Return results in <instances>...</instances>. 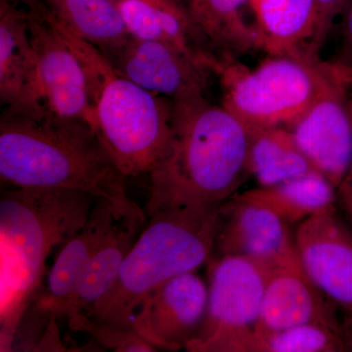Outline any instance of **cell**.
Masks as SVG:
<instances>
[{"mask_svg": "<svg viewBox=\"0 0 352 352\" xmlns=\"http://www.w3.org/2000/svg\"><path fill=\"white\" fill-rule=\"evenodd\" d=\"M261 50L281 55L305 48L317 22L316 0H250Z\"/></svg>", "mask_w": 352, "mask_h": 352, "instance_id": "ac0fdd59", "label": "cell"}, {"mask_svg": "<svg viewBox=\"0 0 352 352\" xmlns=\"http://www.w3.org/2000/svg\"><path fill=\"white\" fill-rule=\"evenodd\" d=\"M337 308L308 278L302 265L275 268L268 278L254 330L267 332L317 323L340 331Z\"/></svg>", "mask_w": 352, "mask_h": 352, "instance_id": "9a60e30c", "label": "cell"}, {"mask_svg": "<svg viewBox=\"0 0 352 352\" xmlns=\"http://www.w3.org/2000/svg\"><path fill=\"white\" fill-rule=\"evenodd\" d=\"M168 144L149 173L146 215L182 207H214L237 194L248 171L251 129L205 95L173 101Z\"/></svg>", "mask_w": 352, "mask_h": 352, "instance_id": "7a4b0ae2", "label": "cell"}, {"mask_svg": "<svg viewBox=\"0 0 352 352\" xmlns=\"http://www.w3.org/2000/svg\"><path fill=\"white\" fill-rule=\"evenodd\" d=\"M22 1H24L25 3H27L28 6H29L30 9H31L30 11L38 10L39 6H41V4H38V2H36V0H22Z\"/></svg>", "mask_w": 352, "mask_h": 352, "instance_id": "f546056e", "label": "cell"}, {"mask_svg": "<svg viewBox=\"0 0 352 352\" xmlns=\"http://www.w3.org/2000/svg\"><path fill=\"white\" fill-rule=\"evenodd\" d=\"M346 351L342 332L324 324L310 323L281 330H254L245 352Z\"/></svg>", "mask_w": 352, "mask_h": 352, "instance_id": "cb8c5ba5", "label": "cell"}, {"mask_svg": "<svg viewBox=\"0 0 352 352\" xmlns=\"http://www.w3.org/2000/svg\"><path fill=\"white\" fill-rule=\"evenodd\" d=\"M347 104H349V113H351L352 120V78L351 80V85H349V102H347Z\"/></svg>", "mask_w": 352, "mask_h": 352, "instance_id": "4dcf8cb0", "label": "cell"}, {"mask_svg": "<svg viewBox=\"0 0 352 352\" xmlns=\"http://www.w3.org/2000/svg\"><path fill=\"white\" fill-rule=\"evenodd\" d=\"M352 65L292 126L296 143L319 173L339 186L352 160V120L349 110Z\"/></svg>", "mask_w": 352, "mask_h": 352, "instance_id": "9c48e42d", "label": "cell"}, {"mask_svg": "<svg viewBox=\"0 0 352 352\" xmlns=\"http://www.w3.org/2000/svg\"><path fill=\"white\" fill-rule=\"evenodd\" d=\"M337 201L352 221V160L349 170L337 187Z\"/></svg>", "mask_w": 352, "mask_h": 352, "instance_id": "83f0119b", "label": "cell"}, {"mask_svg": "<svg viewBox=\"0 0 352 352\" xmlns=\"http://www.w3.org/2000/svg\"><path fill=\"white\" fill-rule=\"evenodd\" d=\"M222 205L164 208L147 215L115 283L85 314L101 323L132 329L146 296L168 280L210 263Z\"/></svg>", "mask_w": 352, "mask_h": 352, "instance_id": "277c9868", "label": "cell"}, {"mask_svg": "<svg viewBox=\"0 0 352 352\" xmlns=\"http://www.w3.org/2000/svg\"><path fill=\"white\" fill-rule=\"evenodd\" d=\"M29 34L43 105L59 117L85 120L91 126L87 78L75 53L41 14L30 12Z\"/></svg>", "mask_w": 352, "mask_h": 352, "instance_id": "4fadbf2b", "label": "cell"}, {"mask_svg": "<svg viewBox=\"0 0 352 352\" xmlns=\"http://www.w3.org/2000/svg\"><path fill=\"white\" fill-rule=\"evenodd\" d=\"M342 16V56L339 61L352 65V0H349Z\"/></svg>", "mask_w": 352, "mask_h": 352, "instance_id": "4316f807", "label": "cell"}, {"mask_svg": "<svg viewBox=\"0 0 352 352\" xmlns=\"http://www.w3.org/2000/svg\"><path fill=\"white\" fill-rule=\"evenodd\" d=\"M46 12L75 36L110 56L132 36L112 0H46Z\"/></svg>", "mask_w": 352, "mask_h": 352, "instance_id": "d6986e66", "label": "cell"}, {"mask_svg": "<svg viewBox=\"0 0 352 352\" xmlns=\"http://www.w3.org/2000/svg\"><path fill=\"white\" fill-rule=\"evenodd\" d=\"M0 178L18 188L78 190L124 212H144L126 195L127 177L94 127L46 107L2 113Z\"/></svg>", "mask_w": 352, "mask_h": 352, "instance_id": "6da1fadb", "label": "cell"}, {"mask_svg": "<svg viewBox=\"0 0 352 352\" xmlns=\"http://www.w3.org/2000/svg\"><path fill=\"white\" fill-rule=\"evenodd\" d=\"M346 63L322 61L305 48L270 58L256 68L219 61L215 73L223 104L250 129L289 127L300 119L344 71Z\"/></svg>", "mask_w": 352, "mask_h": 352, "instance_id": "5b68a950", "label": "cell"}, {"mask_svg": "<svg viewBox=\"0 0 352 352\" xmlns=\"http://www.w3.org/2000/svg\"><path fill=\"white\" fill-rule=\"evenodd\" d=\"M120 76L175 101L204 94L207 68L168 44L131 38L108 56Z\"/></svg>", "mask_w": 352, "mask_h": 352, "instance_id": "5bb4252c", "label": "cell"}, {"mask_svg": "<svg viewBox=\"0 0 352 352\" xmlns=\"http://www.w3.org/2000/svg\"><path fill=\"white\" fill-rule=\"evenodd\" d=\"M112 1H113V2H118V1H119V0H112Z\"/></svg>", "mask_w": 352, "mask_h": 352, "instance_id": "1f68e13d", "label": "cell"}, {"mask_svg": "<svg viewBox=\"0 0 352 352\" xmlns=\"http://www.w3.org/2000/svg\"><path fill=\"white\" fill-rule=\"evenodd\" d=\"M147 220L146 212L126 214L120 219L83 270L69 302L68 316L74 312L87 314L111 289Z\"/></svg>", "mask_w": 352, "mask_h": 352, "instance_id": "e0dca14e", "label": "cell"}, {"mask_svg": "<svg viewBox=\"0 0 352 352\" xmlns=\"http://www.w3.org/2000/svg\"><path fill=\"white\" fill-rule=\"evenodd\" d=\"M248 171L259 186H270L318 170L300 149L291 131L274 126L252 129Z\"/></svg>", "mask_w": 352, "mask_h": 352, "instance_id": "44dd1931", "label": "cell"}, {"mask_svg": "<svg viewBox=\"0 0 352 352\" xmlns=\"http://www.w3.org/2000/svg\"><path fill=\"white\" fill-rule=\"evenodd\" d=\"M97 197L78 190L18 188L0 200V351H13L23 315L43 286L47 259L75 235Z\"/></svg>", "mask_w": 352, "mask_h": 352, "instance_id": "3957f363", "label": "cell"}, {"mask_svg": "<svg viewBox=\"0 0 352 352\" xmlns=\"http://www.w3.org/2000/svg\"><path fill=\"white\" fill-rule=\"evenodd\" d=\"M189 3L196 29L227 57L261 50L256 28L248 24L244 15L250 0H189Z\"/></svg>", "mask_w": 352, "mask_h": 352, "instance_id": "7402d4cb", "label": "cell"}, {"mask_svg": "<svg viewBox=\"0 0 352 352\" xmlns=\"http://www.w3.org/2000/svg\"><path fill=\"white\" fill-rule=\"evenodd\" d=\"M134 214L120 210L107 199H97L85 226L58 250L43 286L23 315L13 351H36L44 338L59 335L58 322L67 319L72 296L92 256L120 219Z\"/></svg>", "mask_w": 352, "mask_h": 352, "instance_id": "52a82bcc", "label": "cell"}, {"mask_svg": "<svg viewBox=\"0 0 352 352\" xmlns=\"http://www.w3.org/2000/svg\"><path fill=\"white\" fill-rule=\"evenodd\" d=\"M340 332L346 351H352V314H344Z\"/></svg>", "mask_w": 352, "mask_h": 352, "instance_id": "f1b7e54d", "label": "cell"}, {"mask_svg": "<svg viewBox=\"0 0 352 352\" xmlns=\"http://www.w3.org/2000/svg\"><path fill=\"white\" fill-rule=\"evenodd\" d=\"M295 242L305 274L344 314H352V232L337 208L298 224Z\"/></svg>", "mask_w": 352, "mask_h": 352, "instance_id": "7c38bea8", "label": "cell"}, {"mask_svg": "<svg viewBox=\"0 0 352 352\" xmlns=\"http://www.w3.org/2000/svg\"><path fill=\"white\" fill-rule=\"evenodd\" d=\"M30 12L6 0L0 6V101L6 108L43 107L39 95L36 54L29 34Z\"/></svg>", "mask_w": 352, "mask_h": 352, "instance_id": "2e32d148", "label": "cell"}, {"mask_svg": "<svg viewBox=\"0 0 352 352\" xmlns=\"http://www.w3.org/2000/svg\"><path fill=\"white\" fill-rule=\"evenodd\" d=\"M118 8L132 38L173 45L186 36L191 16L184 9L162 10L145 0H119Z\"/></svg>", "mask_w": 352, "mask_h": 352, "instance_id": "603a6c76", "label": "cell"}, {"mask_svg": "<svg viewBox=\"0 0 352 352\" xmlns=\"http://www.w3.org/2000/svg\"><path fill=\"white\" fill-rule=\"evenodd\" d=\"M241 256L272 268L300 265L292 224L264 206L234 195L220 210L212 258Z\"/></svg>", "mask_w": 352, "mask_h": 352, "instance_id": "8fae6325", "label": "cell"}, {"mask_svg": "<svg viewBox=\"0 0 352 352\" xmlns=\"http://www.w3.org/2000/svg\"><path fill=\"white\" fill-rule=\"evenodd\" d=\"M275 268L241 256L210 261L207 315L190 352H244L258 324L266 284Z\"/></svg>", "mask_w": 352, "mask_h": 352, "instance_id": "ba28073f", "label": "cell"}, {"mask_svg": "<svg viewBox=\"0 0 352 352\" xmlns=\"http://www.w3.org/2000/svg\"><path fill=\"white\" fill-rule=\"evenodd\" d=\"M173 100L147 91L118 74L104 87L91 126L126 177L149 175L164 154Z\"/></svg>", "mask_w": 352, "mask_h": 352, "instance_id": "8992f818", "label": "cell"}, {"mask_svg": "<svg viewBox=\"0 0 352 352\" xmlns=\"http://www.w3.org/2000/svg\"><path fill=\"white\" fill-rule=\"evenodd\" d=\"M208 302V285L194 272L184 273L155 289L140 303L132 329L155 349H184L200 333Z\"/></svg>", "mask_w": 352, "mask_h": 352, "instance_id": "30bf717a", "label": "cell"}, {"mask_svg": "<svg viewBox=\"0 0 352 352\" xmlns=\"http://www.w3.org/2000/svg\"><path fill=\"white\" fill-rule=\"evenodd\" d=\"M69 328L91 335L102 346L116 352H151L157 349L133 329L108 325L92 319L83 312H74L68 318Z\"/></svg>", "mask_w": 352, "mask_h": 352, "instance_id": "d4e9b609", "label": "cell"}, {"mask_svg": "<svg viewBox=\"0 0 352 352\" xmlns=\"http://www.w3.org/2000/svg\"><path fill=\"white\" fill-rule=\"evenodd\" d=\"M349 0H316V29L311 41L305 50L312 55L319 56L322 46L325 43L333 22L342 16Z\"/></svg>", "mask_w": 352, "mask_h": 352, "instance_id": "484cf974", "label": "cell"}, {"mask_svg": "<svg viewBox=\"0 0 352 352\" xmlns=\"http://www.w3.org/2000/svg\"><path fill=\"white\" fill-rule=\"evenodd\" d=\"M235 196L270 208L292 226L332 210L338 203L337 187L318 171Z\"/></svg>", "mask_w": 352, "mask_h": 352, "instance_id": "ffe728a7", "label": "cell"}]
</instances>
